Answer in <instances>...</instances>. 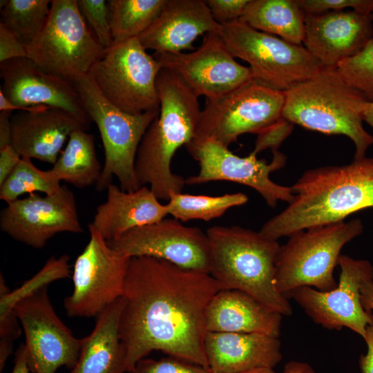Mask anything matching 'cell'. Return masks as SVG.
Here are the masks:
<instances>
[{
    "label": "cell",
    "mask_w": 373,
    "mask_h": 373,
    "mask_svg": "<svg viewBox=\"0 0 373 373\" xmlns=\"http://www.w3.org/2000/svg\"><path fill=\"white\" fill-rule=\"evenodd\" d=\"M74 84L90 121L98 128L105 160L97 191L106 190L113 177L126 191L141 186L135 171V162L141 140L159 111L132 115L111 104L100 93L88 73L76 77Z\"/></svg>",
    "instance_id": "obj_7"
},
{
    "label": "cell",
    "mask_w": 373,
    "mask_h": 373,
    "mask_svg": "<svg viewBox=\"0 0 373 373\" xmlns=\"http://www.w3.org/2000/svg\"><path fill=\"white\" fill-rule=\"evenodd\" d=\"M26 49L28 57L44 71L71 82L88 73L105 52L80 13L77 0L51 1L43 30Z\"/></svg>",
    "instance_id": "obj_9"
},
{
    "label": "cell",
    "mask_w": 373,
    "mask_h": 373,
    "mask_svg": "<svg viewBox=\"0 0 373 373\" xmlns=\"http://www.w3.org/2000/svg\"><path fill=\"white\" fill-rule=\"evenodd\" d=\"M49 0H1V21L27 48L43 30L50 14Z\"/></svg>",
    "instance_id": "obj_31"
},
{
    "label": "cell",
    "mask_w": 373,
    "mask_h": 373,
    "mask_svg": "<svg viewBox=\"0 0 373 373\" xmlns=\"http://www.w3.org/2000/svg\"><path fill=\"white\" fill-rule=\"evenodd\" d=\"M341 272L335 288L327 291L303 286L289 291L294 299L316 324L332 330L348 328L363 338L367 327L373 325V312L366 310L361 302L363 282L373 280V266L367 260L354 259L341 254Z\"/></svg>",
    "instance_id": "obj_12"
},
{
    "label": "cell",
    "mask_w": 373,
    "mask_h": 373,
    "mask_svg": "<svg viewBox=\"0 0 373 373\" xmlns=\"http://www.w3.org/2000/svg\"><path fill=\"white\" fill-rule=\"evenodd\" d=\"M218 25L204 0H166L155 21L137 38L146 50L176 53L193 49L195 39L214 31Z\"/></svg>",
    "instance_id": "obj_22"
},
{
    "label": "cell",
    "mask_w": 373,
    "mask_h": 373,
    "mask_svg": "<svg viewBox=\"0 0 373 373\" xmlns=\"http://www.w3.org/2000/svg\"><path fill=\"white\" fill-rule=\"evenodd\" d=\"M102 170L93 135L85 130L71 133L64 151L49 169L58 181L68 182L79 189L96 184Z\"/></svg>",
    "instance_id": "obj_28"
},
{
    "label": "cell",
    "mask_w": 373,
    "mask_h": 373,
    "mask_svg": "<svg viewBox=\"0 0 373 373\" xmlns=\"http://www.w3.org/2000/svg\"><path fill=\"white\" fill-rule=\"evenodd\" d=\"M293 200L259 232L277 240L316 226L344 221L373 208V157L306 171L291 186Z\"/></svg>",
    "instance_id": "obj_2"
},
{
    "label": "cell",
    "mask_w": 373,
    "mask_h": 373,
    "mask_svg": "<svg viewBox=\"0 0 373 373\" xmlns=\"http://www.w3.org/2000/svg\"><path fill=\"white\" fill-rule=\"evenodd\" d=\"M128 373H213L209 368L178 358H144Z\"/></svg>",
    "instance_id": "obj_36"
},
{
    "label": "cell",
    "mask_w": 373,
    "mask_h": 373,
    "mask_svg": "<svg viewBox=\"0 0 373 373\" xmlns=\"http://www.w3.org/2000/svg\"><path fill=\"white\" fill-rule=\"evenodd\" d=\"M250 0H205L212 17L219 24L240 19Z\"/></svg>",
    "instance_id": "obj_40"
},
{
    "label": "cell",
    "mask_w": 373,
    "mask_h": 373,
    "mask_svg": "<svg viewBox=\"0 0 373 373\" xmlns=\"http://www.w3.org/2000/svg\"><path fill=\"white\" fill-rule=\"evenodd\" d=\"M293 124L281 117L276 123L258 134L252 153L257 155L260 151L271 149L277 151L282 142L290 135Z\"/></svg>",
    "instance_id": "obj_39"
},
{
    "label": "cell",
    "mask_w": 373,
    "mask_h": 373,
    "mask_svg": "<svg viewBox=\"0 0 373 373\" xmlns=\"http://www.w3.org/2000/svg\"><path fill=\"white\" fill-rule=\"evenodd\" d=\"M363 231L361 220L316 226L289 236L280 246L275 262V283L286 297L291 290L309 286L327 291L337 285L334 270L341 251Z\"/></svg>",
    "instance_id": "obj_6"
},
{
    "label": "cell",
    "mask_w": 373,
    "mask_h": 373,
    "mask_svg": "<svg viewBox=\"0 0 373 373\" xmlns=\"http://www.w3.org/2000/svg\"><path fill=\"white\" fill-rule=\"evenodd\" d=\"M363 120L373 128V103L366 102L363 110Z\"/></svg>",
    "instance_id": "obj_48"
},
{
    "label": "cell",
    "mask_w": 373,
    "mask_h": 373,
    "mask_svg": "<svg viewBox=\"0 0 373 373\" xmlns=\"http://www.w3.org/2000/svg\"><path fill=\"white\" fill-rule=\"evenodd\" d=\"M77 256L73 274V291L64 301L70 317H97L123 295L131 258L109 247L95 230Z\"/></svg>",
    "instance_id": "obj_14"
},
{
    "label": "cell",
    "mask_w": 373,
    "mask_h": 373,
    "mask_svg": "<svg viewBox=\"0 0 373 373\" xmlns=\"http://www.w3.org/2000/svg\"><path fill=\"white\" fill-rule=\"evenodd\" d=\"M162 68L179 76L197 96L218 98L253 79L249 67L237 62L220 37L207 33L195 51L154 52Z\"/></svg>",
    "instance_id": "obj_16"
},
{
    "label": "cell",
    "mask_w": 373,
    "mask_h": 373,
    "mask_svg": "<svg viewBox=\"0 0 373 373\" xmlns=\"http://www.w3.org/2000/svg\"><path fill=\"white\" fill-rule=\"evenodd\" d=\"M19 318L14 309L0 312V372L12 352L13 341L21 334Z\"/></svg>",
    "instance_id": "obj_38"
},
{
    "label": "cell",
    "mask_w": 373,
    "mask_h": 373,
    "mask_svg": "<svg viewBox=\"0 0 373 373\" xmlns=\"http://www.w3.org/2000/svg\"><path fill=\"white\" fill-rule=\"evenodd\" d=\"M160 111L140 144L135 171L141 186H150L159 200L182 192L185 179L171 171L179 148L195 137L201 109L197 97L171 70L162 68L157 77Z\"/></svg>",
    "instance_id": "obj_3"
},
{
    "label": "cell",
    "mask_w": 373,
    "mask_h": 373,
    "mask_svg": "<svg viewBox=\"0 0 373 373\" xmlns=\"http://www.w3.org/2000/svg\"><path fill=\"white\" fill-rule=\"evenodd\" d=\"M367 347V352L360 356L358 363L361 373H373V325H369L363 338Z\"/></svg>",
    "instance_id": "obj_43"
},
{
    "label": "cell",
    "mask_w": 373,
    "mask_h": 373,
    "mask_svg": "<svg viewBox=\"0 0 373 373\" xmlns=\"http://www.w3.org/2000/svg\"><path fill=\"white\" fill-rule=\"evenodd\" d=\"M220 290L209 274L153 257L131 258L119 320L126 372L153 351L208 368L206 313Z\"/></svg>",
    "instance_id": "obj_1"
},
{
    "label": "cell",
    "mask_w": 373,
    "mask_h": 373,
    "mask_svg": "<svg viewBox=\"0 0 373 373\" xmlns=\"http://www.w3.org/2000/svg\"><path fill=\"white\" fill-rule=\"evenodd\" d=\"M283 117L292 124L329 135H344L354 144V160L365 157L373 136L363 126L367 102L336 68H323L285 91Z\"/></svg>",
    "instance_id": "obj_5"
},
{
    "label": "cell",
    "mask_w": 373,
    "mask_h": 373,
    "mask_svg": "<svg viewBox=\"0 0 373 373\" xmlns=\"http://www.w3.org/2000/svg\"><path fill=\"white\" fill-rule=\"evenodd\" d=\"M248 200L242 193L211 196L178 192L171 193L166 204L169 215L182 222L193 220L209 221L222 216L232 207L246 204Z\"/></svg>",
    "instance_id": "obj_30"
},
{
    "label": "cell",
    "mask_w": 373,
    "mask_h": 373,
    "mask_svg": "<svg viewBox=\"0 0 373 373\" xmlns=\"http://www.w3.org/2000/svg\"><path fill=\"white\" fill-rule=\"evenodd\" d=\"M214 32L235 58L249 64L254 81L274 90L287 91L324 68L303 46L259 31L239 19L218 23Z\"/></svg>",
    "instance_id": "obj_8"
},
{
    "label": "cell",
    "mask_w": 373,
    "mask_h": 373,
    "mask_svg": "<svg viewBox=\"0 0 373 373\" xmlns=\"http://www.w3.org/2000/svg\"><path fill=\"white\" fill-rule=\"evenodd\" d=\"M19 57H28L26 47L0 23V63Z\"/></svg>",
    "instance_id": "obj_41"
},
{
    "label": "cell",
    "mask_w": 373,
    "mask_h": 373,
    "mask_svg": "<svg viewBox=\"0 0 373 373\" xmlns=\"http://www.w3.org/2000/svg\"><path fill=\"white\" fill-rule=\"evenodd\" d=\"M361 302L363 307L373 312V280L363 283L361 288Z\"/></svg>",
    "instance_id": "obj_46"
},
{
    "label": "cell",
    "mask_w": 373,
    "mask_h": 373,
    "mask_svg": "<svg viewBox=\"0 0 373 373\" xmlns=\"http://www.w3.org/2000/svg\"><path fill=\"white\" fill-rule=\"evenodd\" d=\"M78 9L91 28L98 42L106 50L113 44L109 23L108 1L104 0H77Z\"/></svg>",
    "instance_id": "obj_35"
},
{
    "label": "cell",
    "mask_w": 373,
    "mask_h": 373,
    "mask_svg": "<svg viewBox=\"0 0 373 373\" xmlns=\"http://www.w3.org/2000/svg\"><path fill=\"white\" fill-rule=\"evenodd\" d=\"M21 157L12 145L0 149V185L16 167Z\"/></svg>",
    "instance_id": "obj_42"
},
{
    "label": "cell",
    "mask_w": 373,
    "mask_h": 373,
    "mask_svg": "<svg viewBox=\"0 0 373 373\" xmlns=\"http://www.w3.org/2000/svg\"><path fill=\"white\" fill-rule=\"evenodd\" d=\"M207 235L210 247L209 274L220 289L245 292L283 316L292 314L289 299L275 283L277 240L240 226H213Z\"/></svg>",
    "instance_id": "obj_4"
},
{
    "label": "cell",
    "mask_w": 373,
    "mask_h": 373,
    "mask_svg": "<svg viewBox=\"0 0 373 373\" xmlns=\"http://www.w3.org/2000/svg\"><path fill=\"white\" fill-rule=\"evenodd\" d=\"M107 242L129 258L153 257L209 274L210 247L206 232L186 227L174 218L135 228Z\"/></svg>",
    "instance_id": "obj_17"
},
{
    "label": "cell",
    "mask_w": 373,
    "mask_h": 373,
    "mask_svg": "<svg viewBox=\"0 0 373 373\" xmlns=\"http://www.w3.org/2000/svg\"><path fill=\"white\" fill-rule=\"evenodd\" d=\"M122 296L97 316L95 327L81 338L76 365L70 373H125V352L119 334Z\"/></svg>",
    "instance_id": "obj_26"
},
{
    "label": "cell",
    "mask_w": 373,
    "mask_h": 373,
    "mask_svg": "<svg viewBox=\"0 0 373 373\" xmlns=\"http://www.w3.org/2000/svg\"><path fill=\"white\" fill-rule=\"evenodd\" d=\"M28 352L24 343L16 352L15 364L11 373H31Z\"/></svg>",
    "instance_id": "obj_45"
},
{
    "label": "cell",
    "mask_w": 373,
    "mask_h": 373,
    "mask_svg": "<svg viewBox=\"0 0 373 373\" xmlns=\"http://www.w3.org/2000/svg\"><path fill=\"white\" fill-rule=\"evenodd\" d=\"M12 115L11 111H0V149L12 145Z\"/></svg>",
    "instance_id": "obj_44"
},
{
    "label": "cell",
    "mask_w": 373,
    "mask_h": 373,
    "mask_svg": "<svg viewBox=\"0 0 373 373\" xmlns=\"http://www.w3.org/2000/svg\"><path fill=\"white\" fill-rule=\"evenodd\" d=\"M336 69L367 102L373 103V38L358 52L340 62Z\"/></svg>",
    "instance_id": "obj_34"
},
{
    "label": "cell",
    "mask_w": 373,
    "mask_h": 373,
    "mask_svg": "<svg viewBox=\"0 0 373 373\" xmlns=\"http://www.w3.org/2000/svg\"><path fill=\"white\" fill-rule=\"evenodd\" d=\"M185 147L200 166L198 174L185 179L186 185L211 181L237 182L255 189L273 208L280 200L289 204L294 199L291 186L278 184L269 177L271 173L286 164V156L278 150L272 151V160L268 163L264 159L258 160L252 153L240 157L210 138H194Z\"/></svg>",
    "instance_id": "obj_13"
},
{
    "label": "cell",
    "mask_w": 373,
    "mask_h": 373,
    "mask_svg": "<svg viewBox=\"0 0 373 373\" xmlns=\"http://www.w3.org/2000/svg\"><path fill=\"white\" fill-rule=\"evenodd\" d=\"M89 120L62 108L41 106L12 114V146L21 157L54 164L73 132L88 128Z\"/></svg>",
    "instance_id": "obj_21"
},
{
    "label": "cell",
    "mask_w": 373,
    "mask_h": 373,
    "mask_svg": "<svg viewBox=\"0 0 373 373\" xmlns=\"http://www.w3.org/2000/svg\"><path fill=\"white\" fill-rule=\"evenodd\" d=\"M204 345L213 373L274 369L283 359L278 337L263 334L207 332Z\"/></svg>",
    "instance_id": "obj_23"
},
{
    "label": "cell",
    "mask_w": 373,
    "mask_h": 373,
    "mask_svg": "<svg viewBox=\"0 0 373 373\" xmlns=\"http://www.w3.org/2000/svg\"><path fill=\"white\" fill-rule=\"evenodd\" d=\"M166 0H109L113 43L138 37L155 21Z\"/></svg>",
    "instance_id": "obj_29"
},
{
    "label": "cell",
    "mask_w": 373,
    "mask_h": 373,
    "mask_svg": "<svg viewBox=\"0 0 373 373\" xmlns=\"http://www.w3.org/2000/svg\"><path fill=\"white\" fill-rule=\"evenodd\" d=\"M283 373H316V372L307 363L291 361L285 365Z\"/></svg>",
    "instance_id": "obj_47"
},
{
    "label": "cell",
    "mask_w": 373,
    "mask_h": 373,
    "mask_svg": "<svg viewBox=\"0 0 373 373\" xmlns=\"http://www.w3.org/2000/svg\"><path fill=\"white\" fill-rule=\"evenodd\" d=\"M70 257L62 255L59 258L51 257L41 269L19 288L10 291L6 285L2 274L0 276V312L13 309L15 304L23 297L48 285L54 280L70 276Z\"/></svg>",
    "instance_id": "obj_33"
},
{
    "label": "cell",
    "mask_w": 373,
    "mask_h": 373,
    "mask_svg": "<svg viewBox=\"0 0 373 373\" xmlns=\"http://www.w3.org/2000/svg\"><path fill=\"white\" fill-rule=\"evenodd\" d=\"M161 68L135 37L113 43L88 74L111 104L137 115L160 110L156 82Z\"/></svg>",
    "instance_id": "obj_10"
},
{
    "label": "cell",
    "mask_w": 373,
    "mask_h": 373,
    "mask_svg": "<svg viewBox=\"0 0 373 373\" xmlns=\"http://www.w3.org/2000/svg\"><path fill=\"white\" fill-rule=\"evenodd\" d=\"M61 182L50 172L41 171L28 157H21L16 167L0 185V199L8 203L23 194L41 192L54 194L62 189Z\"/></svg>",
    "instance_id": "obj_32"
},
{
    "label": "cell",
    "mask_w": 373,
    "mask_h": 373,
    "mask_svg": "<svg viewBox=\"0 0 373 373\" xmlns=\"http://www.w3.org/2000/svg\"><path fill=\"white\" fill-rule=\"evenodd\" d=\"M105 202L96 208L88 228L106 241L115 240L137 227L160 221L169 215L166 204L160 203L146 186L126 191L111 183Z\"/></svg>",
    "instance_id": "obj_24"
},
{
    "label": "cell",
    "mask_w": 373,
    "mask_h": 373,
    "mask_svg": "<svg viewBox=\"0 0 373 373\" xmlns=\"http://www.w3.org/2000/svg\"><path fill=\"white\" fill-rule=\"evenodd\" d=\"M371 15H372V17L373 19V10H372V12Z\"/></svg>",
    "instance_id": "obj_50"
},
{
    "label": "cell",
    "mask_w": 373,
    "mask_h": 373,
    "mask_svg": "<svg viewBox=\"0 0 373 373\" xmlns=\"http://www.w3.org/2000/svg\"><path fill=\"white\" fill-rule=\"evenodd\" d=\"M0 90L17 106L56 107L90 121L74 84L44 71L28 57L0 63Z\"/></svg>",
    "instance_id": "obj_19"
},
{
    "label": "cell",
    "mask_w": 373,
    "mask_h": 373,
    "mask_svg": "<svg viewBox=\"0 0 373 373\" xmlns=\"http://www.w3.org/2000/svg\"><path fill=\"white\" fill-rule=\"evenodd\" d=\"M243 373H276L271 368H259Z\"/></svg>",
    "instance_id": "obj_49"
},
{
    "label": "cell",
    "mask_w": 373,
    "mask_h": 373,
    "mask_svg": "<svg viewBox=\"0 0 373 373\" xmlns=\"http://www.w3.org/2000/svg\"><path fill=\"white\" fill-rule=\"evenodd\" d=\"M13 309L25 334L32 372L55 373L61 366L75 367L82 339L75 338L57 315L48 286L27 294Z\"/></svg>",
    "instance_id": "obj_15"
},
{
    "label": "cell",
    "mask_w": 373,
    "mask_h": 373,
    "mask_svg": "<svg viewBox=\"0 0 373 373\" xmlns=\"http://www.w3.org/2000/svg\"><path fill=\"white\" fill-rule=\"evenodd\" d=\"M0 229L35 249H42L58 233L84 231L75 197L66 186L54 194L35 193L7 203L0 213Z\"/></svg>",
    "instance_id": "obj_18"
},
{
    "label": "cell",
    "mask_w": 373,
    "mask_h": 373,
    "mask_svg": "<svg viewBox=\"0 0 373 373\" xmlns=\"http://www.w3.org/2000/svg\"><path fill=\"white\" fill-rule=\"evenodd\" d=\"M305 15H321L345 8L372 14L373 0H296Z\"/></svg>",
    "instance_id": "obj_37"
},
{
    "label": "cell",
    "mask_w": 373,
    "mask_h": 373,
    "mask_svg": "<svg viewBox=\"0 0 373 373\" xmlns=\"http://www.w3.org/2000/svg\"><path fill=\"white\" fill-rule=\"evenodd\" d=\"M283 315L251 295L220 289L206 313L207 332L258 333L279 337Z\"/></svg>",
    "instance_id": "obj_25"
},
{
    "label": "cell",
    "mask_w": 373,
    "mask_h": 373,
    "mask_svg": "<svg viewBox=\"0 0 373 373\" xmlns=\"http://www.w3.org/2000/svg\"><path fill=\"white\" fill-rule=\"evenodd\" d=\"M295 45L305 37V15L296 0H250L240 19Z\"/></svg>",
    "instance_id": "obj_27"
},
{
    "label": "cell",
    "mask_w": 373,
    "mask_h": 373,
    "mask_svg": "<svg viewBox=\"0 0 373 373\" xmlns=\"http://www.w3.org/2000/svg\"><path fill=\"white\" fill-rule=\"evenodd\" d=\"M372 20L354 10L305 15V48L323 67L336 68L373 38Z\"/></svg>",
    "instance_id": "obj_20"
},
{
    "label": "cell",
    "mask_w": 373,
    "mask_h": 373,
    "mask_svg": "<svg viewBox=\"0 0 373 373\" xmlns=\"http://www.w3.org/2000/svg\"><path fill=\"white\" fill-rule=\"evenodd\" d=\"M285 93L254 79L212 100H206L195 138L225 146L245 133L259 134L283 117Z\"/></svg>",
    "instance_id": "obj_11"
}]
</instances>
